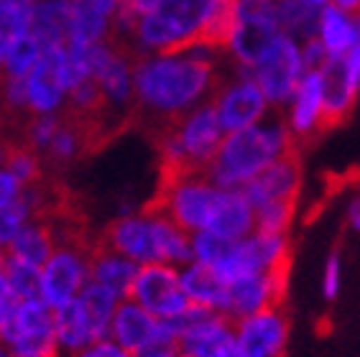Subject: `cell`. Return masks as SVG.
I'll return each mask as SVG.
<instances>
[{
	"mask_svg": "<svg viewBox=\"0 0 360 357\" xmlns=\"http://www.w3.org/2000/svg\"><path fill=\"white\" fill-rule=\"evenodd\" d=\"M217 48L189 46L167 54H143L136 59L133 115L151 125L153 136L194 108L210 103L225 74Z\"/></svg>",
	"mask_w": 360,
	"mask_h": 357,
	"instance_id": "6da1fadb",
	"label": "cell"
},
{
	"mask_svg": "<svg viewBox=\"0 0 360 357\" xmlns=\"http://www.w3.org/2000/svg\"><path fill=\"white\" fill-rule=\"evenodd\" d=\"M297 151V138L281 115H269L261 123L225 133L207 176L222 189H243L278 158Z\"/></svg>",
	"mask_w": 360,
	"mask_h": 357,
	"instance_id": "7a4b0ae2",
	"label": "cell"
},
{
	"mask_svg": "<svg viewBox=\"0 0 360 357\" xmlns=\"http://www.w3.org/2000/svg\"><path fill=\"white\" fill-rule=\"evenodd\" d=\"M97 242L128 255L139 266L172 263V266L181 268L192 261V233H187L167 212H161L151 205L141 212L115 217L100 233Z\"/></svg>",
	"mask_w": 360,
	"mask_h": 357,
	"instance_id": "3957f363",
	"label": "cell"
},
{
	"mask_svg": "<svg viewBox=\"0 0 360 357\" xmlns=\"http://www.w3.org/2000/svg\"><path fill=\"white\" fill-rule=\"evenodd\" d=\"M212 6L215 0H161L133 31V51L143 56L197 46L202 41Z\"/></svg>",
	"mask_w": 360,
	"mask_h": 357,
	"instance_id": "277c9868",
	"label": "cell"
},
{
	"mask_svg": "<svg viewBox=\"0 0 360 357\" xmlns=\"http://www.w3.org/2000/svg\"><path fill=\"white\" fill-rule=\"evenodd\" d=\"M225 128L212 100L194 108L176 123L156 133L161 174L167 171H207L210 161L220 148Z\"/></svg>",
	"mask_w": 360,
	"mask_h": 357,
	"instance_id": "5b68a950",
	"label": "cell"
},
{
	"mask_svg": "<svg viewBox=\"0 0 360 357\" xmlns=\"http://www.w3.org/2000/svg\"><path fill=\"white\" fill-rule=\"evenodd\" d=\"M222 186H217L207 171H167L161 174L159 192L151 207L167 212L187 233L207 230L215 212Z\"/></svg>",
	"mask_w": 360,
	"mask_h": 357,
	"instance_id": "8992f818",
	"label": "cell"
},
{
	"mask_svg": "<svg viewBox=\"0 0 360 357\" xmlns=\"http://www.w3.org/2000/svg\"><path fill=\"white\" fill-rule=\"evenodd\" d=\"M0 342L8 347L11 357H64L56 342L54 309L44 299L11 304L0 327Z\"/></svg>",
	"mask_w": 360,
	"mask_h": 357,
	"instance_id": "52a82bcc",
	"label": "cell"
},
{
	"mask_svg": "<svg viewBox=\"0 0 360 357\" xmlns=\"http://www.w3.org/2000/svg\"><path fill=\"white\" fill-rule=\"evenodd\" d=\"M278 6L281 0H238L236 28L225 48L236 69L248 72L264 56L266 48L284 34Z\"/></svg>",
	"mask_w": 360,
	"mask_h": 357,
	"instance_id": "ba28073f",
	"label": "cell"
},
{
	"mask_svg": "<svg viewBox=\"0 0 360 357\" xmlns=\"http://www.w3.org/2000/svg\"><path fill=\"white\" fill-rule=\"evenodd\" d=\"M289 233H261V230H256L243 240H230L228 250L212 268L225 281L233 283L238 278H248V275L289 271Z\"/></svg>",
	"mask_w": 360,
	"mask_h": 357,
	"instance_id": "9c48e42d",
	"label": "cell"
},
{
	"mask_svg": "<svg viewBox=\"0 0 360 357\" xmlns=\"http://www.w3.org/2000/svg\"><path fill=\"white\" fill-rule=\"evenodd\" d=\"M179 335L181 352L192 357H238L236 322L220 311L192 304L176 319H167Z\"/></svg>",
	"mask_w": 360,
	"mask_h": 357,
	"instance_id": "30bf717a",
	"label": "cell"
},
{
	"mask_svg": "<svg viewBox=\"0 0 360 357\" xmlns=\"http://www.w3.org/2000/svg\"><path fill=\"white\" fill-rule=\"evenodd\" d=\"M92 242H59L46 263L41 266V299L59 309L67 301L82 294L92 281L90 250Z\"/></svg>",
	"mask_w": 360,
	"mask_h": 357,
	"instance_id": "8fae6325",
	"label": "cell"
},
{
	"mask_svg": "<svg viewBox=\"0 0 360 357\" xmlns=\"http://www.w3.org/2000/svg\"><path fill=\"white\" fill-rule=\"evenodd\" d=\"M248 72L269 97L271 108H284L307 72L302 62V41L281 34Z\"/></svg>",
	"mask_w": 360,
	"mask_h": 357,
	"instance_id": "7c38bea8",
	"label": "cell"
},
{
	"mask_svg": "<svg viewBox=\"0 0 360 357\" xmlns=\"http://www.w3.org/2000/svg\"><path fill=\"white\" fill-rule=\"evenodd\" d=\"M128 299L139 301L159 319H176L192 306L181 286V268L172 263H143L136 273Z\"/></svg>",
	"mask_w": 360,
	"mask_h": 357,
	"instance_id": "4fadbf2b",
	"label": "cell"
},
{
	"mask_svg": "<svg viewBox=\"0 0 360 357\" xmlns=\"http://www.w3.org/2000/svg\"><path fill=\"white\" fill-rule=\"evenodd\" d=\"M217 117H220L225 133L243 131L261 123L271 115V103L264 89L245 69H236V77H225L212 97Z\"/></svg>",
	"mask_w": 360,
	"mask_h": 357,
	"instance_id": "5bb4252c",
	"label": "cell"
},
{
	"mask_svg": "<svg viewBox=\"0 0 360 357\" xmlns=\"http://www.w3.org/2000/svg\"><path fill=\"white\" fill-rule=\"evenodd\" d=\"M238 357H284L289 344V316L284 306H269L236 322Z\"/></svg>",
	"mask_w": 360,
	"mask_h": 357,
	"instance_id": "9a60e30c",
	"label": "cell"
},
{
	"mask_svg": "<svg viewBox=\"0 0 360 357\" xmlns=\"http://www.w3.org/2000/svg\"><path fill=\"white\" fill-rule=\"evenodd\" d=\"M325 89L327 128L342 123L355 110L360 97V46L345 56H330L319 69Z\"/></svg>",
	"mask_w": 360,
	"mask_h": 357,
	"instance_id": "2e32d148",
	"label": "cell"
},
{
	"mask_svg": "<svg viewBox=\"0 0 360 357\" xmlns=\"http://www.w3.org/2000/svg\"><path fill=\"white\" fill-rule=\"evenodd\" d=\"M286 278H289V271H274V273L248 275V278H238V281L228 283L222 314L238 322L243 316L276 306L284 301Z\"/></svg>",
	"mask_w": 360,
	"mask_h": 357,
	"instance_id": "e0dca14e",
	"label": "cell"
},
{
	"mask_svg": "<svg viewBox=\"0 0 360 357\" xmlns=\"http://www.w3.org/2000/svg\"><path fill=\"white\" fill-rule=\"evenodd\" d=\"M281 117L289 125V131L299 141H309L327 131V110H325V89H322V74L319 72H304L299 79L294 95L281 108Z\"/></svg>",
	"mask_w": 360,
	"mask_h": 357,
	"instance_id": "ac0fdd59",
	"label": "cell"
},
{
	"mask_svg": "<svg viewBox=\"0 0 360 357\" xmlns=\"http://www.w3.org/2000/svg\"><path fill=\"white\" fill-rule=\"evenodd\" d=\"M110 339H115L123 350H128L133 355V352H139L141 347L156 342V339H174V342H179V335L172 327V322L153 316L151 311L143 309L133 299H123L115 316H112Z\"/></svg>",
	"mask_w": 360,
	"mask_h": 357,
	"instance_id": "d6986e66",
	"label": "cell"
},
{
	"mask_svg": "<svg viewBox=\"0 0 360 357\" xmlns=\"http://www.w3.org/2000/svg\"><path fill=\"white\" fill-rule=\"evenodd\" d=\"M62 56L64 46L44 48L41 59L28 72V112L31 115H49L62 112L67 108V87L62 82Z\"/></svg>",
	"mask_w": 360,
	"mask_h": 357,
	"instance_id": "ffe728a7",
	"label": "cell"
},
{
	"mask_svg": "<svg viewBox=\"0 0 360 357\" xmlns=\"http://www.w3.org/2000/svg\"><path fill=\"white\" fill-rule=\"evenodd\" d=\"M299 189H302V164L297 151L278 158L276 164H271L250 184L243 186L253 207L269 205V202H297Z\"/></svg>",
	"mask_w": 360,
	"mask_h": 357,
	"instance_id": "44dd1931",
	"label": "cell"
},
{
	"mask_svg": "<svg viewBox=\"0 0 360 357\" xmlns=\"http://www.w3.org/2000/svg\"><path fill=\"white\" fill-rule=\"evenodd\" d=\"M207 230L225 240H243L256 233V207L243 189H222Z\"/></svg>",
	"mask_w": 360,
	"mask_h": 357,
	"instance_id": "7402d4cb",
	"label": "cell"
},
{
	"mask_svg": "<svg viewBox=\"0 0 360 357\" xmlns=\"http://www.w3.org/2000/svg\"><path fill=\"white\" fill-rule=\"evenodd\" d=\"M54 330H56V342L62 347L64 357L75 355V352L84 350L87 344L103 339L97 332L95 322H92L90 311L82 304V299L77 296L64 306L54 309Z\"/></svg>",
	"mask_w": 360,
	"mask_h": 357,
	"instance_id": "603a6c76",
	"label": "cell"
},
{
	"mask_svg": "<svg viewBox=\"0 0 360 357\" xmlns=\"http://www.w3.org/2000/svg\"><path fill=\"white\" fill-rule=\"evenodd\" d=\"M90 268H92V281L112 289L120 299H128L141 266L136 261H131L128 255L118 253V250H110V247L100 245L95 240L90 250Z\"/></svg>",
	"mask_w": 360,
	"mask_h": 357,
	"instance_id": "cb8c5ba5",
	"label": "cell"
},
{
	"mask_svg": "<svg viewBox=\"0 0 360 357\" xmlns=\"http://www.w3.org/2000/svg\"><path fill=\"white\" fill-rule=\"evenodd\" d=\"M317 39L325 44L330 56H345L360 46V15L345 13L338 6L327 3L319 13Z\"/></svg>",
	"mask_w": 360,
	"mask_h": 357,
	"instance_id": "d4e9b609",
	"label": "cell"
},
{
	"mask_svg": "<svg viewBox=\"0 0 360 357\" xmlns=\"http://www.w3.org/2000/svg\"><path fill=\"white\" fill-rule=\"evenodd\" d=\"M181 286H184L192 304L222 314L225 294H228V281L217 273L215 268L189 261L187 266H181Z\"/></svg>",
	"mask_w": 360,
	"mask_h": 357,
	"instance_id": "484cf974",
	"label": "cell"
},
{
	"mask_svg": "<svg viewBox=\"0 0 360 357\" xmlns=\"http://www.w3.org/2000/svg\"><path fill=\"white\" fill-rule=\"evenodd\" d=\"M72 31V0H41L34 11L31 34L44 48L67 46Z\"/></svg>",
	"mask_w": 360,
	"mask_h": 357,
	"instance_id": "4316f807",
	"label": "cell"
},
{
	"mask_svg": "<svg viewBox=\"0 0 360 357\" xmlns=\"http://www.w3.org/2000/svg\"><path fill=\"white\" fill-rule=\"evenodd\" d=\"M59 240H56L54 225L46 220V217H34L23 227L21 233L15 235V240L8 245L6 253L21 258V261L34 263V266L41 268L44 263L51 258V253L56 250Z\"/></svg>",
	"mask_w": 360,
	"mask_h": 357,
	"instance_id": "83f0119b",
	"label": "cell"
},
{
	"mask_svg": "<svg viewBox=\"0 0 360 357\" xmlns=\"http://www.w3.org/2000/svg\"><path fill=\"white\" fill-rule=\"evenodd\" d=\"M112 36V18L103 13L92 0H72V31L67 44H92L110 41Z\"/></svg>",
	"mask_w": 360,
	"mask_h": 357,
	"instance_id": "f1b7e54d",
	"label": "cell"
},
{
	"mask_svg": "<svg viewBox=\"0 0 360 357\" xmlns=\"http://www.w3.org/2000/svg\"><path fill=\"white\" fill-rule=\"evenodd\" d=\"M278 13H281V31L294 36L297 41L317 36L322 6H314L309 0H281Z\"/></svg>",
	"mask_w": 360,
	"mask_h": 357,
	"instance_id": "f546056e",
	"label": "cell"
},
{
	"mask_svg": "<svg viewBox=\"0 0 360 357\" xmlns=\"http://www.w3.org/2000/svg\"><path fill=\"white\" fill-rule=\"evenodd\" d=\"M6 169L8 171H13L26 186L39 184V181H44V178L49 176V166H46V161H44L41 153L34 151L31 145L21 143L18 138H15L13 145H11Z\"/></svg>",
	"mask_w": 360,
	"mask_h": 357,
	"instance_id": "4dcf8cb0",
	"label": "cell"
},
{
	"mask_svg": "<svg viewBox=\"0 0 360 357\" xmlns=\"http://www.w3.org/2000/svg\"><path fill=\"white\" fill-rule=\"evenodd\" d=\"M3 258H6V268L8 275H11L15 301L41 299V268L28 261H21V258H15V255L6 253V250H3Z\"/></svg>",
	"mask_w": 360,
	"mask_h": 357,
	"instance_id": "1f68e13d",
	"label": "cell"
},
{
	"mask_svg": "<svg viewBox=\"0 0 360 357\" xmlns=\"http://www.w3.org/2000/svg\"><path fill=\"white\" fill-rule=\"evenodd\" d=\"M64 123V110L62 112H49V115H31L18 131V141L26 145H31L34 151H39L44 156V151L49 148V143L54 141V136L59 133Z\"/></svg>",
	"mask_w": 360,
	"mask_h": 357,
	"instance_id": "d6a6232c",
	"label": "cell"
},
{
	"mask_svg": "<svg viewBox=\"0 0 360 357\" xmlns=\"http://www.w3.org/2000/svg\"><path fill=\"white\" fill-rule=\"evenodd\" d=\"M44 46L39 44L34 34L21 36L13 46L8 48L6 62H3V74L8 77H28V72L36 67V62L41 59Z\"/></svg>",
	"mask_w": 360,
	"mask_h": 357,
	"instance_id": "836d02e7",
	"label": "cell"
},
{
	"mask_svg": "<svg viewBox=\"0 0 360 357\" xmlns=\"http://www.w3.org/2000/svg\"><path fill=\"white\" fill-rule=\"evenodd\" d=\"M31 220H34V207L26 200V192L21 200L0 207V250H8V245L15 240V235Z\"/></svg>",
	"mask_w": 360,
	"mask_h": 357,
	"instance_id": "e575fe53",
	"label": "cell"
},
{
	"mask_svg": "<svg viewBox=\"0 0 360 357\" xmlns=\"http://www.w3.org/2000/svg\"><path fill=\"white\" fill-rule=\"evenodd\" d=\"M297 212V202H269L256 207V230L261 233H289Z\"/></svg>",
	"mask_w": 360,
	"mask_h": 357,
	"instance_id": "d590c367",
	"label": "cell"
},
{
	"mask_svg": "<svg viewBox=\"0 0 360 357\" xmlns=\"http://www.w3.org/2000/svg\"><path fill=\"white\" fill-rule=\"evenodd\" d=\"M340 289H342V258L338 250H333L322 268V296L327 301H335L340 296Z\"/></svg>",
	"mask_w": 360,
	"mask_h": 357,
	"instance_id": "8d00e7d4",
	"label": "cell"
},
{
	"mask_svg": "<svg viewBox=\"0 0 360 357\" xmlns=\"http://www.w3.org/2000/svg\"><path fill=\"white\" fill-rule=\"evenodd\" d=\"M327 59H330V51H327L325 44L319 41L317 36L302 41V62H304L307 72H319L327 64Z\"/></svg>",
	"mask_w": 360,
	"mask_h": 357,
	"instance_id": "74e56055",
	"label": "cell"
},
{
	"mask_svg": "<svg viewBox=\"0 0 360 357\" xmlns=\"http://www.w3.org/2000/svg\"><path fill=\"white\" fill-rule=\"evenodd\" d=\"M70 357H131V352L123 350L115 339H110V337H103V339H97V342L87 344L84 350L75 352V355Z\"/></svg>",
	"mask_w": 360,
	"mask_h": 357,
	"instance_id": "f35d334b",
	"label": "cell"
},
{
	"mask_svg": "<svg viewBox=\"0 0 360 357\" xmlns=\"http://www.w3.org/2000/svg\"><path fill=\"white\" fill-rule=\"evenodd\" d=\"M23 192H26V184L21 178L15 176L13 171H8V169H0V207L21 200Z\"/></svg>",
	"mask_w": 360,
	"mask_h": 357,
	"instance_id": "ab89813d",
	"label": "cell"
},
{
	"mask_svg": "<svg viewBox=\"0 0 360 357\" xmlns=\"http://www.w3.org/2000/svg\"><path fill=\"white\" fill-rule=\"evenodd\" d=\"M179 352V342H174V339H156V342L141 347L139 352H133L131 357H176Z\"/></svg>",
	"mask_w": 360,
	"mask_h": 357,
	"instance_id": "60d3db41",
	"label": "cell"
},
{
	"mask_svg": "<svg viewBox=\"0 0 360 357\" xmlns=\"http://www.w3.org/2000/svg\"><path fill=\"white\" fill-rule=\"evenodd\" d=\"M0 299H6V301H15L13 286H11V275H8L6 258H3V253H0Z\"/></svg>",
	"mask_w": 360,
	"mask_h": 357,
	"instance_id": "b9f144b4",
	"label": "cell"
},
{
	"mask_svg": "<svg viewBox=\"0 0 360 357\" xmlns=\"http://www.w3.org/2000/svg\"><path fill=\"white\" fill-rule=\"evenodd\" d=\"M345 220L353 233H360V197L350 200V205H347V209H345Z\"/></svg>",
	"mask_w": 360,
	"mask_h": 357,
	"instance_id": "7bdbcfd3",
	"label": "cell"
},
{
	"mask_svg": "<svg viewBox=\"0 0 360 357\" xmlns=\"http://www.w3.org/2000/svg\"><path fill=\"white\" fill-rule=\"evenodd\" d=\"M15 136L8 128H0V169H6L8 164V153H11V145H13Z\"/></svg>",
	"mask_w": 360,
	"mask_h": 357,
	"instance_id": "ee69618b",
	"label": "cell"
},
{
	"mask_svg": "<svg viewBox=\"0 0 360 357\" xmlns=\"http://www.w3.org/2000/svg\"><path fill=\"white\" fill-rule=\"evenodd\" d=\"M330 3L338 6L340 11H345V13L360 15V0H330Z\"/></svg>",
	"mask_w": 360,
	"mask_h": 357,
	"instance_id": "f6af8a7d",
	"label": "cell"
},
{
	"mask_svg": "<svg viewBox=\"0 0 360 357\" xmlns=\"http://www.w3.org/2000/svg\"><path fill=\"white\" fill-rule=\"evenodd\" d=\"M11 304H13V301H6V299H0V327H3V322H6L8 309H11Z\"/></svg>",
	"mask_w": 360,
	"mask_h": 357,
	"instance_id": "bcb514c9",
	"label": "cell"
},
{
	"mask_svg": "<svg viewBox=\"0 0 360 357\" xmlns=\"http://www.w3.org/2000/svg\"><path fill=\"white\" fill-rule=\"evenodd\" d=\"M18 3H23V6H28V8H36L41 0H18Z\"/></svg>",
	"mask_w": 360,
	"mask_h": 357,
	"instance_id": "7dc6e473",
	"label": "cell"
},
{
	"mask_svg": "<svg viewBox=\"0 0 360 357\" xmlns=\"http://www.w3.org/2000/svg\"><path fill=\"white\" fill-rule=\"evenodd\" d=\"M0 357H11V352H8V347L3 342H0Z\"/></svg>",
	"mask_w": 360,
	"mask_h": 357,
	"instance_id": "c3c4849f",
	"label": "cell"
},
{
	"mask_svg": "<svg viewBox=\"0 0 360 357\" xmlns=\"http://www.w3.org/2000/svg\"><path fill=\"white\" fill-rule=\"evenodd\" d=\"M176 357H192V355H187V352H179V355H176Z\"/></svg>",
	"mask_w": 360,
	"mask_h": 357,
	"instance_id": "681fc988",
	"label": "cell"
},
{
	"mask_svg": "<svg viewBox=\"0 0 360 357\" xmlns=\"http://www.w3.org/2000/svg\"><path fill=\"white\" fill-rule=\"evenodd\" d=\"M0 253H3V250H0Z\"/></svg>",
	"mask_w": 360,
	"mask_h": 357,
	"instance_id": "f907efd6",
	"label": "cell"
}]
</instances>
